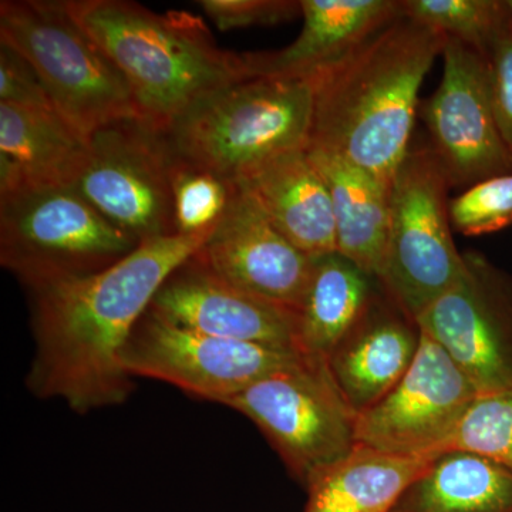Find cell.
<instances>
[{"mask_svg": "<svg viewBox=\"0 0 512 512\" xmlns=\"http://www.w3.org/2000/svg\"><path fill=\"white\" fill-rule=\"evenodd\" d=\"M212 232L150 239L103 271L32 291L29 389L82 414L126 402L133 384L121 355L131 332L168 276Z\"/></svg>", "mask_w": 512, "mask_h": 512, "instance_id": "6da1fadb", "label": "cell"}, {"mask_svg": "<svg viewBox=\"0 0 512 512\" xmlns=\"http://www.w3.org/2000/svg\"><path fill=\"white\" fill-rule=\"evenodd\" d=\"M446 40L402 16L312 74L308 144L335 151L392 187L412 146L421 84L443 55Z\"/></svg>", "mask_w": 512, "mask_h": 512, "instance_id": "7a4b0ae2", "label": "cell"}, {"mask_svg": "<svg viewBox=\"0 0 512 512\" xmlns=\"http://www.w3.org/2000/svg\"><path fill=\"white\" fill-rule=\"evenodd\" d=\"M73 19L120 70L141 120L168 133L205 97L252 77L245 53L222 50L204 20L130 0H64Z\"/></svg>", "mask_w": 512, "mask_h": 512, "instance_id": "3957f363", "label": "cell"}, {"mask_svg": "<svg viewBox=\"0 0 512 512\" xmlns=\"http://www.w3.org/2000/svg\"><path fill=\"white\" fill-rule=\"evenodd\" d=\"M311 77L252 76L205 97L168 131L175 154L224 180L305 148L311 136Z\"/></svg>", "mask_w": 512, "mask_h": 512, "instance_id": "277c9868", "label": "cell"}, {"mask_svg": "<svg viewBox=\"0 0 512 512\" xmlns=\"http://www.w3.org/2000/svg\"><path fill=\"white\" fill-rule=\"evenodd\" d=\"M0 43L32 64L60 116L87 140L107 124L141 119L123 74L64 0H3Z\"/></svg>", "mask_w": 512, "mask_h": 512, "instance_id": "5b68a950", "label": "cell"}, {"mask_svg": "<svg viewBox=\"0 0 512 512\" xmlns=\"http://www.w3.org/2000/svg\"><path fill=\"white\" fill-rule=\"evenodd\" d=\"M140 244L73 188L0 198V262L32 291L103 271Z\"/></svg>", "mask_w": 512, "mask_h": 512, "instance_id": "8992f818", "label": "cell"}, {"mask_svg": "<svg viewBox=\"0 0 512 512\" xmlns=\"http://www.w3.org/2000/svg\"><path fill=\"white\" fill-rule=\"evenodd\" d=\"M446 174L429 144L412 143L390 187V222L379 281L416 320L463 274L453 239Z\"/></svg>", "mask_w": 512, "mask_h": 512, "instance_id": "52a82bcc", "label": "cell"}, {"mask_svg": "<svg viewBox=\"0 0 512 512\" xmlns=\"http://www.w3.org/2000/svg\"><path fill=\"white\" fill-rule=\"evenodd\" d=\"M224 406L254 421L306 488L357 446L359 414L340 392L326 360L306 356Z\"/></svg>", "mask_w": 512, "mask_h": 512, "instance_id": "ba28073f", "label": "cell"}, {"mask_svg": "<svg viewBox=\"0 0 512 512\" xmlns=\"http://www.w3.org/2000/svg\"><path fill=\"white\" fill-rule=\"evenodd\" d=\"M178 163L167 133L141 119L116 121L90 136L89 160L73 190L140 242L174 237Z\"/></svg>", "mask_w": 512, "mask_h": 512, "instance_id": "9c48e42d", "label": "cell"}, {"mask_svg": "<svg viewBox=\"0 0 512 512\" xmlns=\"http://www.w3.org/2000/svg\"><path fill=\"white\" fill-rule=\"evenodd\" d=\"M305 355L215 338L181 328L148 309L121 355L131 377H150L224 404L266 377L299 365Z\"/></svg>", "mask_w": 512, "mask_h": 512, "instance_id": "30bf717a", "label": "cell"}, {"mask_svg": "<svg viewBox=\"0 0 512 512\" xmlns=\"http://www.w3.org/2000/svg\"><path fill=\"white\" fill-rule=\"evenodd\" d=\"M443 62V79L430 99L420 101L419 116L448 184L466 190L512 173V154L495 119L487 59L447 37Z\"/></svg>", "mask_w": 512, "mask_h": 512, "instance_id": "8fae6325", "label": "cell"}, {"mask_svg": "<svg viewBox=\"0 0 512 512\" xmlns=\"http://www.w3.org/2000/svg\"><path fill=\"white\" fill-rule=\"evenodd\" d=\"M417 323L478 396L512 387V275L484 255L464 254L463 274Z\"/></svg>", "mask_w": 512, "mask_h": 512, "instance_id": "7c38bea8", "label": "cell"}, {"mask_svg": "<svg viewBox=\"0 0 512 512\" xmlns=\"http://www.w3.org/2000/svg\"><path fill=\"white\" fill-rule=\"evenodd\" d=\"M477 396L446 350L421 329L419 352L406 375L357 417V444L403 456L443 453Z\"/></svg>", "mask_w": 512, "mask_h": 512, "instance_id": "4fadbf2b", "label": "cell"}, {"mask_svg": "<svg viewBox=\"0 0 512 512\" xmlns=\"http://www.w3.org/2000/svg\"><path fill=\"white\" fill-rule=\"evenodd\" d=\"M215 275L251 295L298 312L312 272V256L272 225L235 183L224 217L195 254Z\"/></svg>", "mask_w": 512, "mask_h": 512, "instance_id": "5bb4252c", "label": "cell"}, {"mask_svg": "<svg viewBox=\"0 0 512 512\" xmlns=\"http://www.w3.org/2000/svg\"><path fill=\"white\" fill-rule=\"evenodd\" d=\"M195 254L168 276L151 311L204 335L299 352L298 312L228 284Z\"/></svg>", "mask_w": 512, "mask_h": 512, "instance_id": "9a60e30c", "label": "cell"}, {"mask_svg": "<svg viewBox=\"0 0 512 512\" xmlns=\"http://www.w3.org/2000/svg\"><path fill=\"white\" fill-rule=\"evenodd\" d=\"M421 329L383 292L328 359L333 379L357 414L392 392L419 352Z\"/></svg>", "mask_w": 512, "mask_h": 512, "instance_id": "2e32d148", "label": "cell"}, {"mask_svg": "<svg viewBox=\"0 0 512 512\" xmlns=\"http://www.w3.org/2000/svg\"><path fill=\"white\" fill-rule=\"evenodd\" d=\"M89 160V140L57 111L0 103V198L73 188Z\"/></svg>", "mask_w": 512, "mask_h": 512, "instance_id": "e0dca14e", "label": "cell"}, {"mask_svg": "<svg viewBox=\"0 0 512 512\" xmlns=\"http://www.w3.org/2000/svg\"><path fill=\"white\" fill-rule=\"evenodd\" d=\"M301 8L295 42L276 52L245 53L251 76L306 79L403 16L402 0H301Z\"/></svg>", "mask_w": 512, "mask_h": 512, "instance_id": "ac0fdd59", "label": "cell"}, {"mask_svg": "<svg viewBox=\"0 0 512 512\" xmlns=\"http://www.w3.org/2000/svg\"><path fill=\"white\" fill-rule=\"evenodd\" d=\"M235 183L266 218L306 255L336 252V225L328 185L305 148L286 151Z\"/></svg>", "mask_w": 512, "mask_h": 512, "instance_id": "d6986e66", "label": "cell"}, {"mask_svg": "<svg viewBox=\"0 0 512 512\" xmlns=\"http://www.w3.org/2000/svg\"><path fill=\"white\" fill-rule=\"evenodd\" d=\"M306 151L332 198L336 251L379 279L389 237V185L328 148L308 144Z\"/></svg>", "mask_w": 512, "mask_h": 512, "instance_id": "ffe728a7", "label": "cell"}, {"mask_svg": "<svg viewBox=\"0 0 512 512\" xmlns=\"http://www.w3.org/2000/svg\"><path fill=\"white\" fill-rule=\"evenodd\" d=\"M379 291L376 278L338 251L315 256L298 311L299 352L328 362Z\"/></svg>", "mask_w": 512, "mask_h": 512, "instance_id": "44dd1931", "label": "cell"}, {"mask_svg": "<svg viewBox=\"0 0 512 512\" xmlns=\"http://www.w3.org/2000/svg\"><path fill=\"white\" fill-rule=\"evenodd\" d=\"M436 456H403L357 444L309 485L305 512H390Z\"/></svg>", "mask_w": 512, "mask_h": 512, "instance_id": "7402d4cb", "label": "cell"}, {"mask_svg": "<svg viewBox=\"0 0 512 512\" xmlns=\"http://www.w3.org/2000/svg\"><path fill=\"white\" fill-rule=\"evenodd\" d=\"M390 512H512V471L470 451H443Z\"/></svg>", "mask_w": 512, "mask_h": 512, "instance_id": "603a6c76", "label": "cell"}, {"mask_svg": "<svg viewBox=\"0 0 512 512\" xmlns=\"http://www.w3.org/2000/svg\"><path fill=\"white\" fill-rule=\"evenodd\" d=\"M404 18L488 56L512 20L505 0H402Z\"/></svg>", "mask_w": 512, "mask_h": 512, "instance_id": "cb8c5ba5", "label": "cell"}, {"mask_svg": "<svg viewBox=\"0 0 512 512\" xmlns=\"http://www.w3.org/2000/svg\"><path fill=\"white\" fill-rule=\"evenodd\" d=\"M235 183L180 160L174 174V220L180 235L214 231L231 201Z\"/></svg>", "mask_w": 512, "mask_h": 512, "instance_id": "d4e9b609", "label": "cell"}, {"mask_svg": "<svg viewBox=\"0 0 512 512\" xmlns=\"http://www.w3.org/2000/svg\"><path fill=\"white\" fill-rule=\"evenodd\" d=\"M447 450L480 454L512 471V387L477 396Z\"/></svg>", "mask_w": 512, "mask_h": 512, "instance_id": "484cf974", "label": "cell"}, {"mask_svg": "<svg viewBox=\"0 0 512 512\" xmlns=\"http://www.w3.org/2000/svg\"><path fill=\"white\" fill-rule=\"evenodd\" d=\"M451 227L467 237L512 225V173L471 185L448 202Z\"/></svg>", "mask_w": 512, "mask_h": 512, "instance_id": "4316f807", "label": "cell"}, {"mask_svg": "<svg viewBox=\"0 0 512 512\" xmlns=\"http://www.w3.org/2000/svg\"><path fill=\"white\" fill-rule=\"evenodd\" d=\"M200 6L224 32L275 26L302 15L301 0H201Z\"/></svg>", "mask_w": 512, "mask_h": 512, "instance_id": "83f0119b", "label": "cell"}, {"mask_svg": "<svg viewBox=\"0 0 512 512\" xmlns=\"http://www.w3.org/2000/svg\"><path fill=\"white\" fill-rule=\"evenodd\" d=\"M0 103L57 111L32 64L0 43ZM59 113V111H57Z\"/></svg>", "mask_w": 512, "mask_h": 512, "instance_id": "f1b7e54d", "label": "cell"}, {"mask_svg": "<svg viewBox=\"0 0 512 512\" xmlns=\"http://www.w3.org/2000/svg\"><path fill=\"white\" fill-rule=\"evenodd\" d=\"M485 59L490 72L495 119L512 154V20Z\"/></svg>", "mask_w": 512, "mask_h": 512, "instance_id": "f546056e", "label": "cell"}, {"mask_svg": "<svg viewBox=\"0 0 512 512\" xmlns=\"http://www.w3.org/2000/svg\"><path fill=\"white\" fill-rule=\"evenodd\" d=\"M505 2H507L508 9H510L512 15V0H505Z\"/></svg>", "mask_w": 512, "mask_h": 512, "instance_id": "4dcf8cb0", "label": "cell"}]
</instances>
